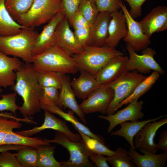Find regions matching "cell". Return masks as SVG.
<instances>
[{"instance_id":"obj_26","label":"cell","mask_w":167,"mask_h":167,"mask_svg":"<svg viewBox=\"0 0 167 167\" xmlns=\"http://www.w3.org/2000/svg\"><path fill=\"white\" fill-rule=\"evenodd\" d=\"M27 28L14 19L7 9L4 0H0V36L13 35Z\"/></svg>"},{"instance_id":"obj_41","label":"cell","mask_w":167,"mask_h":167,"mask_svg":"<svg viewBox=\"0 0 167 167\" xmlns=\"http://www.w3.org/2000/svg\"><path fill=\"white\" fill-rule=\"evenodd\" d=\"M0 167H22L18 161L16 153L8 151L0 152Z\"/></svg>"},{"instance_id":"obj_48","label":"cell","mask_w":167,"mask_h":167,"mask_svg":"<svg viewBox=\"0 0 167 167\" xmlns=\"http://www.w3.org/2000/svg\"><path fill=\"white\" fill-rule=\"evenodd\" d=\"M12 113L2 112H0V116H4L11 118L15 119L20 122H23L26 123H31L32 122L31 119L29 118H17L15 116H14Z\"/></svg>"},{"instance_id":"obj_6","label":"cell","mask_w":167,"mask_h":167,"mask_svg":"<svg viewBox=\"0 0 167 167\" xmlns=\"http://www.w3.org/2000/svg\"><path fill=\"white\" fill-rule=\"evenodd\" d=\"M49 143L59 144L66 149L70 155L67 161L60 162L61 167H92L89 157L92 152L81 140L78 142L71 141L62 132L56 131L52 139H46Z\"/></svg>"},{"instance_id":"obj_30","label":"cell","mask_w":167,"mask_h":167,"mask_svg":"<svg viewBox=\"0 0 167 167\" xmlns=\"http://www.w3.org/2000/svg\"><path fill=\"white\" fill-rule=\"evenodd\" d=\"M34 0H4L5 6L11 17L17 22L20 17L26 13Z\"/></svg>"},{"instance_id":"obj_4","label":"cell","mask_w":167,"mask_h":167,"mask_svg":"<svg viewBox=\"0 0 167 167\" xmlns=\"http://www.w3.org/2000/svg\"><path fill=\"white\" fill-rule=\"evenodd\" d=\"M120 55H123V53L115 48L86 45L79 53L72 56L79 70H84L95 76L110 59Z\"/></svg>"},{"instance_id":"obj_14","label":"cell","mask_w":167,"mask_h":167,"mask_svg":"<svg viewBox=\"0 0 167 167\" xmlns=\"http://www.w3.org/2000/svg\"><path fill=\"white\" fill-rule=\"evenodd\" d=\"M62 10L45 25L39 33L33 50V56L40 54L56 45L55 30L59 23L65 17Z\"/></svg>"},{"instance_id":"obj_46","label":"cell","mask_w":167,"mask_h":167,"mask_svg":"<svg viewBox=\"0 0 167 167\" xmlns=\"http://www.w3.org/2000/svg\"><path fill=\"white\" fill-rule=\"evenodd\" d=\"M158 142L156 143L158 150L167 151V131H162L158 138Z\"/></svg>"},{"instance_id":"obj_19","label":"cell","mask_w":167,"mask_h":167,"mask_svg":"<svg viewBox=\"0 0 167 167\" xmlns=\"http://www.w3.org/2000/svg\"><path fill=\"white\" fill-rule=\"evenodd\" d=\"M128 58L120 55L110 59L95 76L97 84L100 85L108 84L117 78L126 70Z\"/></svg>"},{"instance_id":"obj_8","label":"cell","mask_w":167,"mask_h":167,"mask_svg":"<svg viewBox=\"0 0 167 167\" xmlns=\"http://www.w3.org/2000/svg\"><path fill=\"white\" fill-rule=\"evenodd\" d=\"M126 49L129 56L126 64L125 70L128 71H136L141 73H149L151 71L163 75L165 71L154 58L156 54L155 51L151 48L147 47L142 51V54H138L128 44Z\"/></svg>"},{"instance_id":"obj_31","label":"cell","mask_w":167,"mask_h":167,"mask_svg":"<svg viewBox=\"0 0 167 167\" xmlns=\"http://www.w3.org/2000/svg\"><path fill=\"white\" fill-rule=\"evenodd\" d=\"M73 126L80 135L81 139L87 147L92 153L108 156H113L116 154L115 151L110 150L105 144L88 136Z\"/></svg>"},{"instance_id":"obj_10","label":"cell","mask_w":167,"mask_h":167,"mask_svg":"<svg viewBox=\"0 0 167 167\" xmlns=\"http://www.w3.org/2000/svg\"><path fill=\"white\" fill-rule=\"evenodd\" d=\"M120 5L125 17L127 28V33L123 40L135 51H142L148 47L150 43V39L144 33L139 22L131 16L122 1Z\"/></svg>"},{"instance_id":"obj_33","label":"cell","mask_w":167,"mask_h":167,"mask_svg":"<svg viewBox=\"0 0 167 167\" xmlns=\"http://www.w3.org/2000/svg\"><path fill=\"white\" fill-rule=\"evenodd\" d=\"M16 157L22 167H37V151L35 148L25 146L16 153Z\"/></svg>"},{"instance_id":"obj_39","label":"cell","mask_w":167,"mask_h":167,"mask_svg":"<svg viewBox=\"0 0 167 167\" xmlns=\"http://www.w3.org/2000/svg\"><path fill=\"white\" fill-rule=\"evenodd\" d=\"M82 0H61L62 10L70 25L72 18L78 11Z\"/></svg>"},{"instance_id":"obj_25","label":"cell","mask_w":167,"mask_h":167,"mask_svg":"<svg viewBox=\"0 0 167 167\" xmlns=\"http://www.w3.org/2000/svg\"><path fill=\"white\" fill-rule=\"evenodd\" d=\"M165 116H161L155 118L142 121L124 122L120 124L121 128L119 130L111 132L110 135L124 138L129 143L131 148L135 149L134 142V138L135 135L148 122L158 120Z\"/></svg>"},{"instance_id":"obj_32","label":"cell","mask_w":167,"mask_h":167,"mask_svg":"<svg viewBox=\"0 0 167 167\" xmlns=\"http://www.w3.org/2000/svg\"><path fill=\"white\" fill-rule=\"evenodd\" d=\"M37 72L38 81L41 87H53L60 90L64 74L51 71Z\"/></svg>"},{"instance_id":"obj_24","label":"cell","mask_w":167,"mask_h":167,"mask_svg":"<svg viewBox=\"0 0 167 167\" xmlns=\"http://www.w3.org/2000/svg\"><path fill=\"white\" fill-rule=\"evenodd\" d=\"M41 108L44 110L48 111L52 113L58 115L65 120L71 123L73 126L84 134L105 144L104 138L93 133L89 128L80 122L74 115V112L72 111L69 110L67 112H65L58 106L54 105L42 106Z\"/></svg>"},{"instance_id":"obj_22","label":"cell","mask_w":167,"mask_h":167,"mask_svg":"<svg viewBox=\"0 0 167 167\" xmlns=\"http://www.w3.org/2000/svg\"><path fill=\"white\" fill-rule=\"evenodd\" d=\"M128 155L131 161L138 167H164L167 158V151L156 154L146 152L139 153L135 149L131 148Z\"/></svg>"},{"instance_id":"obj_1","label":"cell","mask_w":167,"mask_h":167,"mask_svg":"<svg viewBox=\"0 0 167 167\" xmlns=\"http://www.w3.org/2000/svg\"><path fill=\"white\" fill-rule=\"evenodd\" d=\"M16 73L12 89L23 100L20 113L24 118H31L41 109L40 99L42 88L38 81L37 72L32 63H25Z\"/></svg>"},{"instance_id":"obj_27","label":"cell","mask_w":167,"mask_h":167,"mask_svg":"<svg viewBox=\"0 0 167 167\" xmlns=\"http://www.w3.org/2000/svg\"><path fill=\"white\" fill-rule=\"evenodd\" d=\"M8 144L29 146L36 149L42 145L50 144L46 139H43L38 138L23 136L13 131L9 132L6 134L2 142V144Z\"/></svg>"},{"instance_id":"obj_2","label":"cell","mask_w":167,"mask_h":167,"mask_svg":"<svg viewBox=\"0 0 167 167\" xmlns=\"http://www.w3.org/2000/svg\"><path fill=\"white\" fill-rule=\"evenodd\" d=\"M32 63L37 72L51 71L74 75L79 70L72 56L57 45L33 56Z\"/></svg>"},{"instance_id":"obj_34","label":"cell","mask_w":167,"mask_h":167,"mask_svg":"<svg viewBox=\"0 0 167 167\" xmlns=\"http://www.w3.org/2000/svg\"><path fill=\"white\" fill-rule=\"evenodd\" d=\"M116 154L111 156L106 157L107 161L113 167H135L128 155V152L120 146L115 151Z\"/></svg>"},{"instance_id":"obj_17","label":"cell","mask_w":167,"mask_h":167,"mask_svg":"<svg viewBox=\"0 0 167 167\" xmlns=\"http://www.w3.org/2000/svg\"><path fill=\"white\" fill-rule=\"evenodd\" d=\"M111 16L108 12H99L90 26V33L87 45L104 46L108 36V27Z\"/></svg>"},{"instance_id":"obj_13","label":"cell","mask_w":167,"mask_h":167,"mask_svg":"<svg viewBox=\"0 0 167 167\" xmlns=\"http://www.w3.org/2000/svg\"><path fill=\"white\" fill-rule=\"evenodd\" d=\"M143 103V101H139L138 99H135L129 102L125 108L116 113L107 116L100 115L98 117L109 122L107 131L110 133L115 126L124 122L136 121L142 118L144 115L142 112Z\"/></svg>"},{"instance_id":"obj_38","label":"cell","mask_w":167,"mask_h":167,"mask_svg":"<svg viewBox=\"0 0 167 167\" xmlns=\"http://www.w3.org/2000/svg\"><path fill=\"white\" fill-rule=\"evenodd\" d=\"M22 124L20 122L12 118L0 116V145L6 134L13 130L20 128Z\"/></svg>"},{"instance_id":"obj_5","label":"cell","mask_w":167,"mask_h":167,"mask_svg":"<svg viewBox=\"0 0 167 167\" xmlns=\"http://www.w3.org/2000/svg\"><path fill=\"white\" fill-rule=\"evenodd\" d=\"M62 10L61 0H34L29 10L17 22L34 29L48 23Z\"/></svg>"},{"instance_id":"obj_18","label":"cell","mask_w":167,"mask_h":167,"mask_svg":"<svg viewBox=\"0 0 167 167\" xmlns=\"http://www.w3.org/2000/svg\"><path fill=\"white\" fill-rule=\"evenodd\" d=\"M110 14L108 36L104 46L115 48L120 41L126 35L127 28L125 17L121 10Z\"/></svg>"},{"instance_id":"obj_9","label":"cell","mask_w":167,"mask_h":167,"mask_svg":"<svg viewBox=\"0 0 167 167\" xmlns=\"http://www.w3.org/2000/svg\"><path fill=\"white\" fill-rule=\"evenodd\" d=\"M113 96L114 91L108 84L101 85L79 105L84 114L100 112L105 114Z\"/></svg>"},{"instance_id":"obj_47","label":"cell","mask_w":167,"mask_h":167,"mask_svg":"<svg viewBox=\"0 0 167 167\" xmlns=\"http://www.w3.org/2000/svg\"><path fill=\"white\" fill-rule=\"evenodd\" d=\"M25 146L17 144L0 145V152L10 150H15L18 151Z\"/></svg>"},{"instance_id":"obj_40","label":"cell","mask_w":167,"mask_h":167,"mask_svg":"<svg viewBox=\"0 0 167 167\" xmlns=\"http://www.w3.org/2000/svg\"><path fill=\"white\" fill-rule=\"evenodd\" d=\"M99 12L111 13L121 9V0H94Z\"/></svg>"},{"instance_id":"obj_7","label":"cell","mask_w":167,"mask_h":167,"mask_svg":"<svg viewBox=\"0 0 167 167\" xmlns=\"http://www.w3.org/2000/svg\"><path fill=\"white\" fill-rule=\"evenodd\" d=\"M146 77L136 71L125 70L115 80L107 84L114 91V96L106 114L115 113L118 105L130 96L136 86Z\"/></svg>"},{"instance_id":"obj_16","label":"cell","mask_w":167,"mask_h":167,"mask_svg":"<svg viewBox=\"0 0 167 167\" xmlns=\"http://www.w3.org/2000/svg\"><path fill=\"white\" fill-rule=\"evenodd\" d=\"M55 32L56 45L62 48L70 55L78 54L82 51L83 47L76 39L66 16L58 24Z\"/></svg>"},{"instance_id":"obj_36","label":"cell","mask_w":167,"mask_h":167,"mask_svg":"<svg viewBox=\"0 0 167 167\" xmlns=\"http://www.w3.org/2000/svg\"><path fill=\"white\" fill-rule=\"evenodd\" d=\"M40 99L41 106L54 105L57 106L59 98L58 89L53 87H41Z\"/></svg>"},{"instance_id":"obj_21","label":"cell","mask_w":167,"mask_h":167,"mask_svg":"<svg viewBox=\"0 0 167 167\" xmlns=\"http://www.w3.org/2000/svg\"><path fill=\"white\" fill-rule=\"evenodd\" d=\"M59 92V107L68 108L73 111L85 124H87L84 113L81 109L75 99V96L70 84L69 78L64 74Z\"/></svg>"},{"instance_id":"obj_43","label":"cell","mask_w":167,"mask_h":167,"mask_svg":"<svg viewBox=\"0 0 167 167\" xmlns=\"http://www.w3.org/2000/svg\"><path fill=\"white\" fill-rule=\"evenodd\" d=\"M90 26L74 29V33L78 43L83 47L86 45L90 33Z\"/></svg>"},{"instance_id":"obj_44","label":"cell","mask_w":167,"mask_h":167,"mask_svg":"<svg viewBox=\"0 0 167 167\" xmlns=\"http://www.w3.org/2000/svg\"><path fill=\"white\" fill-rule=\"evenodd\" d=\"M70 25L74 29L90 26L86 20L78 11L74 16Z\"/></svg>"},{"instance_id":"obj_37","label":"cell","mask_w":167,"mask_h":167,"mask_svg":"<svg viewBox=\"0 0 167 167\" xmlns=\"http://www.w3.org/2000/svg\"><path fill=\"white\" fill-rule=\"evenodd\" d=\"M17 93L15 92L0 95V111H10L17 116L16 111L20 110V107L16 104Z\"/></svg>"},{"instance_id":"obj_12","label":"cell","mask_w":167,"mask_h":167,"mask_svg":"<svg viewBox=\"0 0 167 167\" xmlns=\"http://www.w3.org/2000/svg\"><path fill=\"white\" fill-rule=\"evenodd\" d=\"M44 121L41 125L15 132L23 136L30 137L45 130L50 129L62 132L72 141L78 142L81 140L79 134L71 131L65 121L56 117L48 111L44 110Z\"/></svg>"},{"instance_id":"obj_28","label":"cell","mask_w":167,"mask_h":167,"mask_svg":"<svg viewBox=\"0 0 167 167\" xmlns=\"http://www.w3.org/2000/svg\"><path fill=\"white\" fill-rule=\"evenodd\" d=\"M160 74L153 71L150 75L141 82L136 87L132 93L121 102L116 109V111L124 105H126L132 101L139 99L147 92L152 86L160 77Z\"/></svg>"},{"instance_id":"obj_45","label":"cell","mask_w":167,"mask_h":167,"mask_svg":"<svg viewBox=\"0 0 167 167\" xmlns=\"http://www.w3.org/2000/svg\"><path fill=\"white\" fill-rule=\"evenodd\" d=\"M89 159L95 164L97 167H109L107 158L103 155L92 153L90 155Z\"/></svg>"},{"instance_id":"obj_23","label":"cell","mask_w":167,"mask_h":167,"mask_svg":"<svg viewBox=\"0 0 167 167\" xmlns=\"http://www.w3.org/2000/svg\"><path fill=\"white\" fill-rule=\"evenodd\" d=\"M79 71V76L74 79L70 84L75 96L84 100L100 85L97 84L94 76L84 70Z\"/></svg>"},{"instance_id":"obj_11","label":"cell","mask_w":167,"mask_h":167,"mask_svg":"<svg viewBox=\"0 0 167 167\" xmlns=\"http://www.w3.org/2000/svg\"><path fill=\"white\" fill-rule=\"evenodd\" d=\"M167 123V118L155 120L147 123L135 135L134 145L135 149L143 153L149 152L156 153L158 150L155 137L157 131Z\"/></svg>"},{"instance_id":"obj_20","label":"cell","mask_w":167,"mask_h":167,"mask_svg":"<svg viewBox=\"0 0 167 167\" xmlns=\"http://www.w3.org/2000/svg\"><path fill=\"white\" fill-rule=\"evenodd\" d=\"M23 64L18 58L9 57L0 52V88H6L14 85L16 72Z\"/></svg>"},{"instance_id":"obj_15","label":"cell","mask_w":167,"mask_h":167,"mask_svg":"<svg viewBox=\"0 0 167 167\" xmlns=\"http://www.w3.org/2000/svg\"><path fill=\"white\" fill-rule=\"evenodd\" d=\"M139 22L149 39L154 33L166 30L167 6H159L155 7Z\"/></svg>"},{"instance_id":"obj_42","label":"cell","mask_w":167,"mask_h":167,"mask_svg":"<svg viewBox=\"0 0 167 167\" xmlns=\"http://www.w3.org/2000/svg\"><path fill=\"white\" fill-rule=\"evenodd\" d=\"M126 1L130 7L129 11L131 16L135 19L142 15V6L146 0H123Z\"/></svg>"},{"instance_id":"obj_3","label":"cell","mask_w":167,"mask_h":167,"mask_svg":"<svg viewBox=\"0 0 167 167\" xmlns=\"http://www.w3.org/2000/svg\"><path fill=\"white\" fill-rule=\"evenodd\" d=\"M38 34L34 28H26L18 34L0 36V52L20 58L25 63H32L33 50Z\"/></svg>"},{"instance_id":"obj_49","label":"cell","mask_w":167,"mask_h":167,"mask_svg":"<svg viewBox=\"0 0 167 167\" xmlns=\"http://www.w3.org/2000/svg\"><path fill=\"white\" fill-rule=\"evenodd\" d=\"M3 92V90L1 88H0V93L2 92Z\"/></svg>"},{"instance_id":"obj_35","label":"cell","mask_w":167,"mask_h":167,"mask_svg":"<svg viewBox=\"0 0 167 167\" xmlns=\"http://www.w3.org/2000/svg\"><path fill=\"white\" fill-rule=\"evenodd\" d=\"M78 11L86 20L90 26L99 13L94 0H82Z\"/></svg>"},{"instance_id":"obj_29","label":"cell","mask_w":167,"mask_h":167,"mask_svg":"<svg viewBox=\"0 0 167 167\" xmlns=\"http://www.w3.org/2000/svg\"><path fill=\"white\" fill-rule=\"evenodd\" d=\"M55 148V146L49 144L42 145L36 148L37 167H61L60 162L54 157Z\"/></svg>"}]
</instances>
